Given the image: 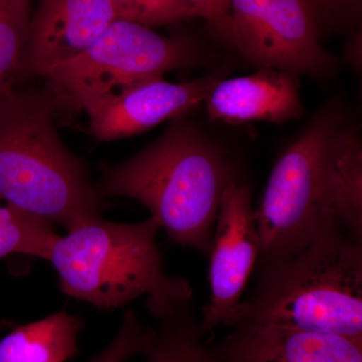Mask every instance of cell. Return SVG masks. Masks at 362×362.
Returning <instances> with one entry per match:
<instances>
[{"label":"cell","mask_w":362,"mask_h":362,"mask_svg":"<svg viewBox=\"0 0 362 362\" xmlns=\"http://www.w3.org/2000/svg\"><path fill=\"white\" fill-rule=\"evenodd\" d=\"M54 226L21 211L0 195V259L11 255L47 259L58 237Z\"/></svg>","instance_id":"16"},{"label":"cell","mask_w":362,"mask_h":362,"mask_svg":"<svg viewBox=\"0 0 362 362\" xmlns=\"http://www.w3.org/2000/svg\"><path fill=\"white\" fill-rule=\"evenodd\" d=\"M112 2L118 18L151 28L194 18L187 0H112Z\"/></svg>","instance_id":"18"},{"label":"cell","mask_w":362,"mask_h":362,"mask_svg":"<svg viewBox=\"0 0 362 362\" xmlns=\"http://www.w3.org/2000/svg\"><path fill=\"white\" fill-rule=\"evenodd\" d=\"M146 349L145 362H221L214 347L206 344L201 318L192 299L181 302L156 318Z\"/></svg>","instance_id":"15"},{"label":"cell","mask_w":362,"mask_h":362,"mask_svg":"<svg viewBox=\"0 0 362 362\" xmlns=\"http://www.w3.org/2000/svg\"><path fill=\"white\" fill-rule=\"evenodd\" d=\"M220 37L258 69L326 80L339 64L321 44L307 0H228Z\"/></svg>","instance_id":"7"},{"label":"cell","mask_w":362,"mask_h":362,"mask_svg":"<svg viewBox=\"0 0 362 362\" xmlns=\"http://www.w3.org/2000/svg\"><path fill=\"white\" fill-rule=\"evenodd\" d=\"M343 62L349 68L361 74L362 68V30L361 26L349 33L342 52Z\"/></svg>","instance_id":"22"},{"label":"cell","mask_w":362,"mask_h":362,"mask_svg":"<svg viewBox=\"0 0 362 362\" xmlns=\"http://www.w3.org/2000/svg\"><path fill=\"white\" fill-rule=\"evenodd\" d=\"M323 223L362 243V139L343 121L330 138L323 161Z\"/></svg>","instance_id":"13"},{"label":"cell","mask_w":362,"mask_h":362,"mask_svg":"<svg viewBox=\"0 0 362 362\" xmlns=\"http://www.w3.org/2000/svg\"><path fill=\"white\" fill-rule=\"evenodd\" d=\"M159 230L152 218L124 223L99 216L58 235L47 261L66 296L101 310L146 296L147 309L157 318L192 299L189 283L164 271L157 244Z\"/></svg>","instance_id":"4"},{"label":"cell","mask_w":362,"mask_h":362,"mask_svg":"<svg viewBox=\"0 0 362 362\" xmlns=\"http://www.w3.org/2000/svg\"><path fill=\"white\" fill-rule=\"evenodd\" d=\"M298 80L287 71L267 68L244 77L218 80L204 101L209 121L240 125L301 118L304 107Z\"/></svg>","instance_id":"12"},{"label":"cell","mask_w":362,"mask_h":362,"mask_svg":"<svg viewBox=\"0 0 362 362\" xmlns=\"http://www.w3.org/2000/svg\"><path fill=\"white\" fill-rule=\"evenodd\" d=\"M30 21V0H0V92L21 71Z\"/></svg>","instance_id":"17"},{"label":"cell","mask_w":362,"mask_h":362,"mask_svg":"<svg viewBox=\"0 0 362 362\" xmlns=\"http://www.w3.org/2000/svg\"><path fill=\"white\" fill-rule=\"evenodd\" d=\"M204 63V54L192 40L164 37L118 18L87 51L54 66L44 77L56 106L85 111L125 88Z\"/></svg>","instance_id":"5"},{"label":"cell","mask_w":362,"mask_h":362,"mask_svg":"<svg viewBox=\"0 0 362 362\" xmlns=\"http://www.w3.org/2000/svg\"><path fill=\"white\" fill-rule=\"evenodd\" d=\"M83 322L68 312L21 325L0 340V362H66L77 356Z\"/></svg>","instance_id":"14"},{"label":"cell","mask_w":362,"mask_h":362,"mask_svg":"<svg viewBox=\"0 0 362 362\" xmlns=\"http://www.w3.org/2000/svg\"><path fill=\"white\" fill-rule=\"evenodd\" d=\"M216 81L204 76L173 84L159 78L125 88L86 109L90 132L98 141H115L185 117L204 103Z\"/></svg>","instance_id":"9"},{"label":"cell","mask_w":362,"mask_h":362,"mask_svg":"<svg viewBox=\"0 0 362 362\" xmlns=\"http://www.w3.org/2000/svg\"><path fill=\"white\" fill-rule=\"evenodd\" d=\"M259 251L252 188L235 181L221 197L209 255L211 296L199 317L206 334L218 326L228 327L255 272Z\"/></svg>","instance_id":"8"},{"label":"cell","mask_w":362,"mask_h":362,"mask_svg":"<svg viewBox=\"0 0 362 362\" xmlns=\"http://www.w3.org/2000/svg\"><path fill=\"white\" fill-rule=\"evenodd\" d=\"M150 330L151 327L144 325L134 311L126 310L115 337L90 362H128L136 356H142Z\"/></svg>","instance_id":"19"},{"label":"cell","mask_w":362,"mask_h":362,"mask_svg":"<svg viewBox=\"0 0 362 362\" xmlns=\"http://www.w3.org/2000/svg\"><path fill=\"white\" fill-rule=\"evenodd\" d=\"M238 180L221 146L185 117L128 160L103 168L96 187L105 197L135 199L168 240L209 257L221 197Z\"/></svg>","instance_id":"1"},{"label":"cell","mask_w":362,"mask_h":362,"mask_svg":"<svg viewBox=\"0 0 362 362\" xmlns=\"http://www.w3.org/2000/svg\"><path fill=\"white\" fill-rule=\"evenodd\" d=\"M221 362H362V338L243 324L214 347Z\"/></svg>","instance_id":"11"},{"label":"cell","mask_w":362,"mask_h":362,"mask_svg":"<svg viewBox=\"0 0 362 362\" xmlns=\"http://www.w3.org/2000/svg\"><path fill=\"white\" fill-rule=\"evenodd\" d=\"M56 107L51 95L13 84L0 92V195L68 232L101 216L103 199L59 137Z\"/></svg>","instance_id":"2"},{"label":"cell","mask_w":362,"mask_h":362,"mask_svg":"<svg viewBox=\"0 0 362 362\" xmlns=\"http://www.w3.org/2000/svg\"><path fill=\"white\" fill-rule=\"evenodd\" d=\"M343 121L337 105H326L276 161L255 209L259 239L255 270L290 258L322 228L324 156Z\"/></svg>","instance_id":"6"},{"label":"cell","mask_w":362,"mask_h":362,"mask_svg":"<svg viewBox=\"0 0 362 362\" xmlns=\"http://www.w3.org/2000/svg\"><path fill=\"white\" fill-rule=\"evenodd\" d=\"M320 37L361 26L362 0H307Z\"/></svg>","instance_id":"20"},{"label":"cell","mask_w":362,"mask_h":362,"mask_svg":"<svg viewBox=\"0 0 362 362\" xmlns=\"http://www.w3.org/2000/svg\"><path fill=\"white\" fill-rule=\"evenodd\" d=\"M256 271L228 327L265 324L362 338V243L323 225L303 249Z\"/></svg>","instance_id":"3"},{"label":"cell","mask_w":362,"mask_h":362,"mask_svg":"<svg viewBox=\"0 0 362 362\" xmlns=\"http://www.w3.org/2000/svg\"><path fill=\"white\" fill-rule=\"evenodd\" d=\"M192 14L207 21L214 32L221 35L228 8V0H187Z\"/></svg>","instance_id":"21"},{"label":"cell","mask_w":362,"mask_h":362,"mask_svg":"<svg viewBox=\"0 0 362 362\" xmlns=\"http://www.w3.org/2000/svg\"><path fill=\"white\" fill-rule=\"evenodd\" d=\"M118 20L112 0H40L21 71L42 76L87 51Z\"/></svg>","instance_id":"10"}]
</instances>
